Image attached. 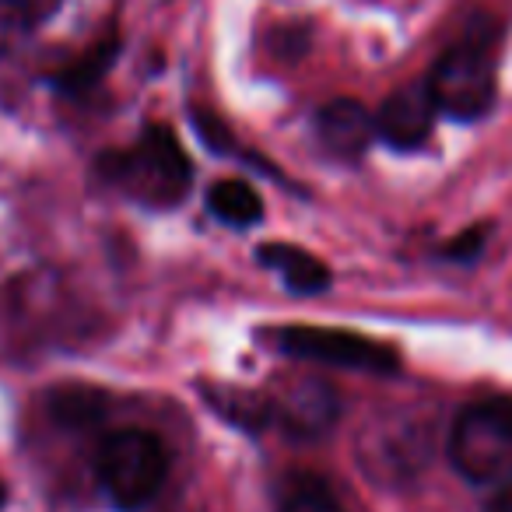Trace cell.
Instances as JSON below:
<instances>
[{
    "label": "cell",
    "instance_id": "obj_6",
    "mask_svg": "<svg viewBox=\"0 0 512 512\" xmlns=\"http://www.w3.org/2000/svg\"><path fill=\"white\" fill-rule=\"evenodd\" d=\"M435 99L428 92L425 81H414V85H400L397 92L386 95V102L376 113V134L383 137L393 148H418V144L428 141L435 127Z\"/></svg>",
    "mask_w": 512,
    "mask_h": 512
},
{
    "label": "cell",
    "instance_id": "obj_7",
    "mask_svg": "<svg viewBox=\"0 0 512 512\" xmlns=\"http://www.w3.org/2000/svg\"><path fill=\"white\" fill-rule=\"evenodd\" d=\"M316 134L334 158H362L376 141V113L355 99H334L316 113Z\"/></svg>",
    "mask_w": 512,
    "mask_h": 512
},
{
    "label": "cell",
    "instance_id": "obj_10",
    "mask_svg": "<svg viewBox=\"0 0 512 512\" xmlns=\"http://www.w3.org/2000/svg\"><path fill=\"white\" fill-rule=\"evenodd\" d=\"M207 207H211L214 218L232 228L253 225L264 214V204H260L256 190L249 183H242V179H221V183H214L211 193H207Z\"/></svg>",
    "mask_w": 512,
    "mask_h": 512
},
{
    "label": "cell",
    "instance_id": "obj_1",
    "mask_svg": "<svg viewBox=\"0 0 512 512\" xmlns=\"http://www.w3.org/2000/svg\"><path fill=\"white\" fill-rule=\"evenodd\" d=\"M102 176L127 197L151 207H172L193 183V165L169 127H148L127 151L102 158Z\"/></svg>",
    "mask_w": 512,
    "mask_h": 512
},
{
    "label": "cell",
    "instance_id": "obj_14",
    "mask_svg": "<svg viewBox=\"0 0 512 512\" xmlns=\"http://www.w3.org/2000/svg\"><path fill=\"white\" fill-rule=\"evenodd\" d=\"M484 512H512V484L502 491V495H495V498H491V502H488V509H484Z\"/></svg>",
    "mask_w": 512,
    "mask_h": 512
},
{
    "label": "cell",
    "instance_id": "obj_15",
    "mask_svg": "<svg viewBox=\"0 0 512 512\" xmlns=\"http://www.w3.org/2000/svg\"><path fill=\"white\" fill-rule=\"evenodd\" d=\"M4 502H8V488H4V481H0V509H4Z\"/></svg>",
    "mask_w": 512,
    "mask_h": 512
},
{
    "label": "cell",
    "instance_id": "obj_3",
    "mask_svg": "<svg viewBox=\"0 0 512 512\" xmlns=\"http://www.w3.org/2000/svg\"><path fill=\"white\" fill-rule=\"evenodd\" d=\"M435 109L453 120H477L495 106V46L488 32H470L453 43L425 78Z\"/></svg>",
    "mask_w": 512,
    "mask_h": 512
},
{
    "label": "cell",
    "instance_id": "obj_11",
    "mask_svg": "<svg viewBox=\"0 0 512 512\" xmlns=\"http://www.w3.org/2000/svg\"><path fill=\"white\" fill-rule=\"evenodd\" d=\"M36 25L32 0H0V57L15 53Z\"/></svg>",
    "mask_w": 512,
    "mask_h": 512
},
{
    "label": "cell",
    "instance_id": "obj_8",
    "mask_svg": "<svg viewBox=\"0 0 512 512\" xmlns=\"http://www.w3.org/2000/svg\"><path fill=\"white\" fill-rule=\"evenodd\" d=\"M267 407H271V421H278L292 435H320L337 418L334 390L320 379H302L285 397H267Z\"/></svg>",
    "mask_w": 512,
    "mask_h": 512
},
{
    "label": "cell",
    "instance_id": "obj_9",
    "mask_svg": "<svg viewBox=\"0 0 512 512\" xmlns=\"http://www.w3.org/2000/svg\"><path fill=\"white\" fill-rule=\"evenodd\" d=\"M260 256V264H267L271 271L281 274L288 288L295 295H316V292H327L330 285V271L327 264H320L313 253L299 246H285V242H271V246H260L256 249Z\"/></svg>",
    "mask_w": 512,
    "mask_h": 512
},
{
    "label": "cell",
    "instance_id": "obj_12",
    "mask_svg": "<svg viewBox=\"0 0 512 512\" xmlns=\"http://www.w3.org/2000/svg\"><path fill=\"white\" fill-rule=\"evenodd\" d=\"M102 411V397L88 390H64L53 397V414H57L60 425L78 428V425H92Z\"/></svg>",
    "mask_w": 512,
    "mask_h": 512
},
{
    "label": "cell",
    "instance_id": "obj_5",
    "mask_svg": "<svg viewBox=\"0 0 512 512\" xmlns=\"http://www.w3.org/2000/svg\"><path fill=\"white\" fill-rule=\"evenodd\" d=\"M271 337H274V348H281L285 355L306 358V362L372 372V376H393V372L400 369V355L390 344H379L362 334H348V330L281 327V330H274Z\"/></svg>",
    "mask_w": 512,
    "mask_h": 512
},
{
    "label": "cell",
    "instance_id": "obj_13",
    "mask_svg": "<svg viewBox=\"0 0 512 512\" xmlns=\"http://www.w3.org/2000/svg\"><path fill=\"white\" fill-rule=\"evenodd\" d=\"M281 512H344V509L323 488H313V484H309V488L292 491V498L281 505Z\"/></svg>",
    "mask_w": 512,
    "mask_h": 512
},
{
    "label": "cell",
    "instance_id": "obj_2",
    "mask_svg": "<svg viewBox=\"0 0 512 512\" xmlns=\"http://www.w3.org/2000/svg\"><path fill=\"white\" fill-rule=\"evenodd\" d=\"M95 474L116 509L137 512L162 491L169 474V453L158 435L144 428H120L102 439L95 453Z\"/></svg>",
    "mask_w": 512,
    "mask_h": 512
},
{
    "label": "cell",
    "instance_id": "obj_4",
    "mask_svg": "<svg viewBox=\"0 0 512 512\" xmlns=\"http://www.w3.org/2000/svg\"><path fill=\"white\" fill-rule=\"evenodd\" d=\"M449 460L470 484L512 481V400H481L456 418Z\"/></svg>",
    "mask_w": 512,
    "mask_h": 512
}]
</instances>
